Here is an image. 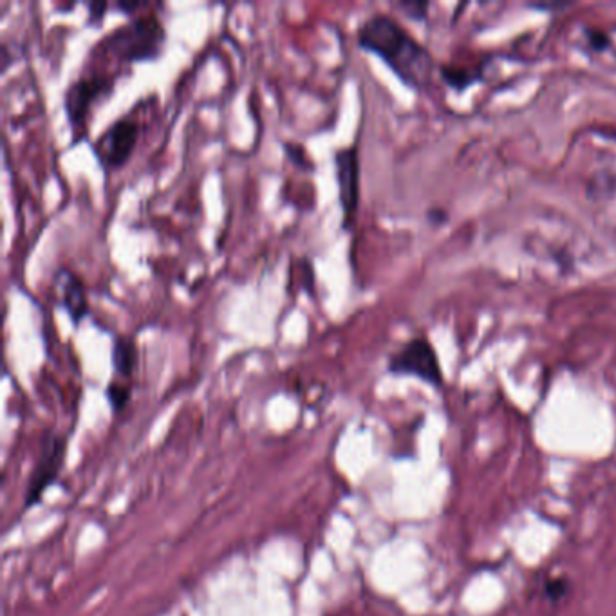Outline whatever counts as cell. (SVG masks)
Instances as JSON below:
<instances>
[{
    "mask_svg": "<svg viewBox=\"0 0 616 616\" xmlns=\"http://www.w3.org/2000/svg\"><path fill=\"white\" fill-rule=\"evenodd\" d=\"M85 6H87V20H85V22H87V26H91V28L100 26L103 19H105V13L111 8V4H107V2H103V0H91V2H87Z\"/></svg>",
    "mask_w": 616,
    "mask_h": 616,
    "instance_id": "obj_15",
    "label": "cell"
},
{
    "mask_svg": "<svg viewBox=\"0 0 616 616\" xmlns=\"http://www.w3.org/2000/svg\"><path fill=\"white\" fill-rule=\"evenodd\" d=\"M336 183L338 199L342 206V228L347 230L355 221L360 201V158L358 147H344L335 152Z\"/></svg>",
    "mask_w": 616,
    "mask_h": 616,
    "instance_id": "obj_6",
    "label": "cell"
},
{
    "mask_svg": "<svg viewBox=\"0 0 616 616\" xmlns=\"http://www.w3.org/2000/svg\"><path fill=\"white\" fill-rule=\"evenodd\" d=\"M439 71H441V78L445 80V84L450 85L456 91H465L467 87L481 80V71H472V69H463V67L441 66Z\"/></svg>",
    "mask_w": 616,
    "mask_h": 616,
    "instance_id": "obj_10",
    "label": "cell"
},
{
    "mask_svg": "<svg viewBox=\"0 0 616 616\" xmlns=\"http://www.w3.org/2000/svg\"><path fill=\"white\" fill-rule=\"evenodd\" d=\"M19 44H11V42H2V46H0V71L2 73H6L8 71V67L19 58Z\"/></svg>",
    "mask_w": 616,
    "mask_h": 616,
    "instance_id": "obj_17",
    "label": "cell"
},
{
    "mask_svg": "<svg viewBox=\"0 0 616 616\" xmlns=\"http://www.w3.org/2000/svg\"><path fill=\"white\" fill-rule=\"evenodd\" d=\"M584 35H586V42H588L589 49L602 53L611 47V38L607 35L604 29L586 28L584 29Z\"/></svg>",
    "mask_w": 616,
    "mask_h": 616,
    "instance_id": "obj_14",
    "label": "cell"
},
{
    "mask_svg": "<svg viewBox=\"0 0 616 616\" xmlns=\"http://www.w3.org/2000/svg\"><path fill=\"white\" fill-rule=\"evenodd\" d=\"M570 593V582L562 577L546 580L544 584V595L550 602H559Z\"/></svg>",
    "mask_w": 616,
    "mask_h": 616,
    "instance_id": "obj_13",
    "label": "cell"
},
{
    "mask_svg": "<svg viewBox=\"0 0 616 616\" xmlns=\"http://www.w3.org/2000/svg\"><path fill=\"white\" fill-rule=\"evenodd\" d=\"M107 400L111 403L112 411L120 412L127 407L131 400V387L120 382H111L107 385Z\"/></svg>",
    "mask_w": 616,
    "mask_h": 616,
    "instance_id": "obj_12",
    "label": "cell"
},
{
    "mask_svg": "<svg viewBox=\"0 0 616 616\" xmlns=\"http://www.w3.org/2000/svg\"><path fill=\"white\" fill-rule=\"evenodd\" d=\"M112 89H114V76L100 75V73L80 76L69 84L64 93V111L71 129L78 134V140L82 138L87 116L93 109L94 103L107 98Z\"/></svg>",
    "mask_w": 616,
    "mask_h": 616,
    "instance_id": "obj_4",
    "label": "cell"
},
{
    "mask_svg": "<svg viewBox=\"0 0 616 616\" xmlns=\"http://www.w3.org/2000/svg\"><path fill=\"white\" fill-rule=\"evenodd\" d=\"M568 6H570L568 2H557V4H544V2H541V4H532V8H535V10H564V8H568Z\"/></svg>",
    "mask_w": 616,
    "mask_h": 616,
    "instance_id": "obj_20",
    "label": "cell"
},
{
    "mask_svg": "<svg viewBox=\"0 0 616 616\" xmlns=\"http://www.w3.org/2000/svg\"><path fill=\"white\" fill-rule=\"evenodd\" d=\"M140 138V122L125 114L112 122L105 131L93 141L94 156L105 170L122 168L131 159L134 147Z\"/></svg>",
    "mask_w": 616,
    "mask_h": 616,
    "instance_id": "obj_5",
    "label": "cell"
},
{
    "mask_svg": "<svg viewBox=\"0 0 616 616\" xmlns=\"http://www.w3.org/2000/svg\"><path fill=\"white\" fill-rule=\"evenodd\" d=\"M56 291L60 295L58 304L66 309L71 322L78 326L85 315L89 313V302H87V291L84 282L76 275L75 271L67 268H58L55 271Z\"/></svg>",
    "mask_w": 616,
    "mask_h": 616,
    "instance_id": "obj_8",
    "label": "cell"
},
{
    "mask_svg": "<svg viewBox=\"0 0 616 616\" xmlns=\"http://www.w3.org/2000/svg\"><path fill=\"white\" fill-rule=\"evenodd\" d=\"M66 454V438L51 434L44 439L42 454L38 458L33 474L29 477L26 508H31V506L40 503V499H42V495L49 488V485H53L58 479V474H60L62 465L66 461Z\"/></svg>",
    "mask_w": 616,
    "mask_h": 616,
    "instance_id": "obj_7",
    "label": "cell"
},
{
    "mask_svg": "<svg viewBox=\"0 0 616 616\" xmlns=\"http://www.w3.org/2000/svg\"><path fill=\"white\" fill-rule=\"evenodd\" d=\"M427 219H429L430 223L441 224L447 221V212L445 210H441V208H430L429 212H427Z\"/></svg>",
    "mask_w": 616,
    "mask_h": 616,
    "instance_id": "obj_19",
    "label": "cell"
},
{
    "mask_svg": "<svg viewBox=\"0 0 616 616\" xmlns=\"http://www.w3.org/2000/svg\"><path fill=\"white\" fill-rule=\"evenodd\" d=\"M165 38L167 33L158 15L147 13L118 26L98 42V47L123 62H145L161 55Z\"/></svg>",
    "mask_w": 616,
    "mask_h": 616,
    "instance_id": "obj_2",
    "label": "cell"
},
{
    "mask_svg": "<svg viewBox=\"0 0 616 616\" xmlns=\"http://www.w3.org/2000/svg\"><path fill=\"white\" fill-rule=\"evenodd\" d=\"M387 371L396 376H414L432 387L443 385V371L439 365L438 353L423 336L412 338L407 344H403L389 358Z\"/></svg>",
    "mask_w": 616,
    "mask_h": 616,
    "instance_id": "obj_3",
    "label": "cell"
},
{
    "mask_svg": "<svg viewBox=\"0 0 616 616\" xmlns=\"http://www.w3.org/2000/svg\"><path fill=\"white\" fill-rule=\"evenodd\" d=\"M111 362L114 373L131 378L138 367V346L132 336L116 335L112 340Z\"/></svg>",
    "mask_w": 616,
    "mask_h": 616,
    "instance_id": "obj_9",
    "label": "cell"
},
{
    "mask_svg": "<svg viewBox=\"0 0 616 616\" xmlns=\"http://www.w3.org/2000/svg\"><path fill=\"white\" fill-rule=\"evenodd\" d=\"M282 150H284L286 158L290 159L295 167L302 168V170H311L313 168V161L309 158L308 150H306L304 145L295 143V141H284L282 143Z\"/></svg>",
    "mask_w": 616,
    "mask_h": 616,
    "instance_id": "obj_11",
    "label": "cell"
},
{
    "mask_svg": "<svg viewBox=\"0 0 616 616\" xmlns=\"http://www.w3.org/2000/svg\"><path fill=\"white\" fill-rule=\"evenodd\" d=\"M111 8L112 10L122 11L125 15H129L131 19H134V17H138L136 11L141 10L143 4L141 2H116V4H112Z\"/></svg>",
    "mask_w": 616,
    "mask_h": 616,
    "instance_id": "obj_18",
    "label": "cell"
},
{
    "mask_svg": "<svg viewBox=\"0 0 616 616\" xmlns=\"http://www.w3.org/2000/svg\"><path fill=\"white\" fill-rule=\"evenodd\" d=\"M396 8L405 13L409 19L423 20L427 17L429 4H425V2H398Z\"/></svg>",
    "mask_w": 616,
    "mask_h": 616,
    "instance_id": "obj_16",
    "label": "cell"
},
{
    "mask_svg": "<svg viewBox=\"0 0 616 616\" xmlns=\"http://www.w3.org/2000/svg\"><path fill=\"white\" fill-rule=\"evenodd\" d=\"M358 46L380 56L394 75L412 89H425L430 82L434 60L429 51L391 15L374 13L360 24Z\"/></svg>",
    "mask_w": 616,
    "mask_h": 616,
    "instance_id": "obj_1",
    "label": "cell"
}]
</instances>
